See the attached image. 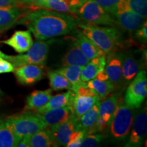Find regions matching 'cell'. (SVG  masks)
Here are the masks:
<instances>
[{
    "label": "cell",
    "mask_w": 147,
    "mask_h": 147,
    "mask_svg": "<svg viewBox=\"0 0 147 147\" xmlns=\"http://www.w3.org/2000/svg\"><path fill=\"white\" fill-rule=\"evenodd\" d=\"M17 23L25 25L37 40L68 34L77 25L72 16L43 8L30 11L21 16Z\"/></svg>",
    "instance_id": "6da1fadb"
},
{
    "label": "cell",
    "mask_w": 147,
    "mask_h": 147,
    "mask_svg": "<svg viewBox=\"0 0 147 147\" xmlns=\"http://www.w3.org/2000/svg\"><path fill=\"white\" fill-rule=\"evenodd\" d=\"M81 32L91 40L106 57L118 49L122 42L120 31L113 27H101L97 25L80 23Z\"/></svg>",
    "instance_id": "7a4b0ae2"
},
{
    "label": "cell",
    "mask_w": 147,
    "mask_h": 147,
    "mask_svg": "<svg viewBox=\"0 0 147 147\" xmlns=\"http://www.w3.org/2000/svg\"><path fill=\"white\" fill-rule=\"evenodd\" d=\"M71 13L78 16L85 24L117 25L115 16L104 10L94 0H72Z\"/></svg>",
    "instance_id": "3957f363"
},
{
    "label": "cell",
    "mask_w": 147,
    "mask_h": 147,
    "mask_svg": "<svg viewBox=\"0 0 147 147\" xmlns=\"http://www.w3.org/2000/svg\"><path fill=\"white\" fill-rule=\"evenodd\" d=\"M134 111L135 110L125 104L121 96L108 129L113 140L116 142L126 140L133 123Z\"/></svg>",
    "instance_id": "277c9868"
},
{
    "label": "cell",
    "mask_w": 147,
    "mask_h": 147,
    "mask_svg": "<svg viewBox=\"0 0 147 147\" xmlns=\"http://www.w3.org/2000/svg\"><path fill=\"white\" fill-rule=\"evenodd\" d=\"M5 121L21 138L26 136H32L47 127L36 113L25 112L8 117Z\"/></svg>",
    "instance_id": "5b68a950"
},
{
    "label": "cell",
    "mask_w": 147,
    "mask_h": 147,
    "mask_svg": "<svg viewBox=\"0 0 147 147\" xmlns=\"http://www.w3.org/2000/svg\"><path fill=\"white\" fill-rule=\"evenodd\" d=\"M51 44L50 41L38 40L33 44L30 49L25 54L10 57L8 61L13 64L15 67L26 64H34L45 66L47 63L49 48Z\"/></svg>",
    "instance_id": "8992f818"
},
{
    "label": "cell",
    "mask_w": 147,
    "mask_h": 147,
    "mask_svg": "<svg viewBox=\"0 0 147 147\" xmlns=\"http://www.w3.org/2000/svg\"><path fill=\"white\" fill-rule=\"evenodd\" d=\"M146 73L144 70H140L129 84L123 99L124 103L132 109H138L146 98Z\"/></svg>",
    "instance_id": "52a82bcc"
},
{
    "label": "cell",
    "mask_w": 147,
    "mask_h": 147,
    "mask_svg": "<svg viewBox=\"0 0 147 147\" xmlns=\"http://www.w3.org/2000/svg\"><path fill=\"white\" fill-rule=\"evenodd\" d=\"M72 91L74 92V97L71 109L73 116L78 120L100 100L97 93L88 87L87 82L80 84Z\"/></svg>",
    "instance_id": "ba28073f"
},
{
    "label": "cell",
    "mask_w": 147,
    "mask_h": 147,
    "mask_svg": "<svg viewBox=\"0 0 147 147\" xmlns=\"http://www.w3.org/2000/svg\"><path fill=\"white\" fill-rule=\"evenodd\" d=\"M146 108L138 110L134 115L133 123L124 146L127 147H140L146 134Z\"/></svg>",
    "instance_id": "9c48e42d"
},
{
    "label": "cell",
    "mask_w": 147,
    "mask_h": 147,
    "mask_svg": "<svg viewBox=\"0 0 147 147\" xmlns=\"http://www.w3.org/2000/svg\"><path fill=\"white\" fill-rule=\"evenodd\" d=\"M18 83L23 85H32L43 78L44 66L26 64L15 67L14 71Z\"/></svg>",
    "instance_id": "30bf717a"
},
{
    "label": "cell",
    "mask_w": 147,
    "mask_h": 147,
    "mask_svg": "<svg viewBox=\"0 0 147 147\" xmlns=\"http://www.w3.org/2000/svg\"><path fill=\"white\" fill-rule=\"evenodd\" d=\"M123 84L129 83L143 67V61L134 52L121 53Z\"/></svg>",
    "instance_id": "8fae6325"
},
{
    "label": "cell",
    "mask_w": 147,
    "mask_h": 147,
    "mask_svg": "<svg viewBox=\"0 0 147 147\" xmlns=\"http://www.w3.org/2000/svg\"><path fill=\"white\" fill-rule=\"evenodd\" d=\"M76 125L77 119L72 115L65 122L47 127L51 130L57 146H66L71 134L76 129Z\"/></svg>",
    "instance_id": "7c38bea8"
},
{
    "label": "cell",
    "mask_w": 147,
    "mask_h": 147,
    "mask_svg": "<svg viewBox=\"0 0 147 147\" xmlns=\"http://www.w3.org/2000/svg\"><path fill=\"white\" fill-rule=\"evenodd\" d=\"M105 71L108 79L116 88L123 84L122 76V62L121 53L114 52L106 56Z\"/></svg>",
    "instance_id": "4fadbf2b"
},
{
    "label": "cell",
    "mask_w": 147,
    "mask_h": 147,
    "mask_svg": "<svg viewBox=\"0 0 147 147\" xmlns=\"http://www.w3.org/2000/svg\"><path fill=\"white\" fill-rule=\"evenodd\" d=\"M10 47L16 53L23 54L26 53L34 44L30 31H16L8 39L0 42Z\"/></svg>",
    "instance_id": "5bb4252c"
},
{
    "label": "cell",
    "mask_w": 147,
    "mask_h": 147,
    "mask_svg": "<svg viewBox=\"0 0 147 147\" xmlns=\"http://www.w3.org/2000/svg\"><path fill=\"white\" fill-rule=\"evenodd\" d=\"M113 16L115 18L117 25L129 32L136 31L145 21V18L129 10L116 12Z\"/></svg>",
    "instance_id": "9a60e30c"
},
{
    "label": "cell",
    "mask_w": 147,
    "mask_h": 147,
    "mask_svg": "<svg viewBox=\"0 0 147 147\" xmlns=\"http://www.w3.org/2000/svg\"><path fill=\"white\" fill-rule=\"evenodd\" d=\"M36 113L47 127H51L68 120L73 115V111L70 106H65L49 110L42 113Z\"/></svg>",
    "instance_id": "2e32d148"
},
{
    "label": "cell",
    "mask_w": 147,
    "mask_h": 147,
    "mask_svg": "<svg viewBox=\"0 0 147 147\" xmlns=\"http://www.w3.org/2000/svg\"><path fill=\"white\" fill-rule=\"evenodd\" d=\"M74 92L72 90H69L65 93H62L54 96H51L47 104L43 106L38 108L36 111L37 113H42L48 110L65 106H70L71 108L73 104Z\"/></svg>",
    "instance_id": "e0dca14e"
},
{
    "label": "cell",
    "mask_w": 147,
    "mask_h": 147,
    "mask_svg": "<svg viewBox=\"0 0 147 147\" xmlns=\"http://www.w3.org/2000/svg\"><path fill=\"white\" fill-rule=\"evenodd\" d=\"M100 100L97 101L88 111L77 120L76 129L83 130L88 134L94 133V127L99 116Z\"/></svg>",
    "instance_id": "ac0fdd59"
},
{
    "label": "cell",
    "mask_w": 147,
    "mask_h": 147,
    "mask_svg": "<svg viewBox=\"0 0 147 147\" xmlns=\"http://www.w3.org/2000/svg\"><path fill=\"white\" fill-rule=\"evenodd\" d=\"M106 57L105 55L97 57L90 59L87 65L82 67L80 79L82 82H87L94 78L96 75L105 68Z\"/></svg>",
    "instance_id": "d6986e66"
},
{
    "label": "cell",
    "mask_w": 147,
    "mask_h": 147,
    "mask_svg": "<svg viewBox=\"0 0 147 147\" xmlns=\"http://www.w3.org/2000/svg\"><path fill=\"white\" fill-rule=\"evenodd\" d=\"M22 14L18 6L0 8V33L8 30L17 23Z\"/></svg>",
    "instance_id": "ffe728a7"
},
{
    "label": "cell",
    "mask_w": 147,
    "mask_h": 147,
    "mask_svg": "<svg viewBox=\"0 0 147 147\" xmlns=\"http://www.w3.org/2000/svg\"><path fill=\"white\" fill-rule=\"evenodd\" d=\"M51 96H52L51 89L43 90V91L36 90L27 97L24 110L25 111H29V110L35 111L38 108L47 104Z\"/></svg>",
    "instance_id": "44dd1931"
},
{
    "label": "cell",
    "mask_w": 147,
    "mask_h": 147,
    "mask_svg": "<svg viewBox=\"0 0 147 147\" xmlns=\"http://www.w3.org/2000/svg\"><path fill=\"white\" fill-rule=\"evenodd\" d=\"M120 97L121 95L118 93H115L109 97H106L100 103L98 117L102 119L109 125L118 105Z\"/></svg>",
    "instance_id": "7402d4cb"
},
{
    "label": "cell",
    "mask_w": 147,
    "mask_h": 147,
    "mask_svg": "<svg viewBox=\"0 0 147 147\" xmlns=\"http://www.w3.org/2000/svg\"><path fill=\"white\" fill-rule=\"evenodd\" d=\"M90 59L84 55L76 42L64 55L62 59V65H78L84 67L89 63Z\"/></svg>",
    "instance_id": "603a6c76"
},
{
    "label": "cell",
    "mask_w": 147,
    "mask_h": 147,
    "mask_svg": "<svg viewBox=\"0 0 147 147\" xmlns=\"http://www.w3.org/2000/svg\"><path fill=\"white\" fill-rule=\"evenodd\" d=\"M126 10L132 11L142 17L146 18L147 15V0H119L116 5L114 14Z\"/></svg>",
    "instance_id": "cb8c5ba5"
},
{
    "label": "cell",
    "mask_w": 147,
    "mask_h": 147,
    "mask_svg": "<svg viewBox=\"0 0 147 147\" xmlns=\"http://www.w3.org/2000/svg\"><path fill=\"white\" fill-rule=\"evenodd\" d=\"M75 42L84 55L89 59L105 55L91 40L84 36L81 32L77 34Z\"/></svg>",
    "instance_id": "d4e9b609"
},
{
    "label": "cell",
    "mask_w": 147,
    "mask_h": 147,
    "mask_svg": "<svg viewBox=\"0 0 147 147\" xmlns=\"http://www.w3.org/2000/svg\"><path fill=\"white\" fill-rule=\"evenodd\" d=\"M21 140L6 121L0 122V147L17 146Z\"/></svg>",
    "instance_id": "484cf974"
},
{
    "label": "cell",
    "mask_w": 147,
    "mask_h": 147,
    "mask_svg": "<svg viewBox=\"0 0 147 147\" xmlns=\"http://www.w3.org/2000/svg\"><path fill=\"white\" fill-rule=\"evenodd\" d=\"M29 147L57 146L51 130L46 127L29 136Z\"/></svg>",
    "instance_id": "4316f807"
},
{
    "label": "cell",
    "mask_w": 147,
    "mask_h": 147,
    "mask_svg": "<svg viewBox=\"0 0 147 147\" xmlns=\"http://www.w3.org/2000/svg\"><path fill=\"white\" fill-rule=\"evenodd\" d=\"M87 86L97 93L100 100H104L115 89L109 79L101 80L97 78H93L87 82Z\"/></svg>",
    "instance_id": "83f0119b"
},
{
    "label": "cell",
    "mask_w": 147,
    "mask_h": 147,
    "mask_svg": "<svg viewBox=\"0 0 147 147\" xmlns=\"http://www.w3.org/2000/svg\"><path fill=\"white\" fill-rule=\"evenodd\" d=\"M81 66L78 65H65L57 69L59 73L61 74L65 77L71 84V89L74 90L76 87L83 83L80 79V72L82 69Z\"/></svg>",
    "instance_id": "f1b7e54d"
},
{
    "label": "cell",
    "mask_w": 147,
    "mask_h": 147,
    "mask_svg": "<svg viewBox=\"0 0 147 147\" xmlns=\"http://www.w3.org/2000/svg\"><path fill=\"white\" fill-rule=\"evenodd\" d=\"M47 74L49 84L52 90L61 91L63 89H71V83L61 74L59 73L57 70H49Z\"/></svg>",
    "instance_id": "f546056e"
},
{
    "label": "cell",
    "mask_w": 147,
    "mask_h": 147,
    "mask_svg": "<svg viewBox=\"0 0 147 147\" xmlns=\"http://www.w3.org/2000/svg\"><path fill=\"white\" fill-rule=\"evenodd\" d=\"M71 0H45L38 5V8H45L62 13H71Z\"/></svg>",
    "instance_id": "4dcf8cb0"
},
{
    "label": "cell",
    "mask_w": 147,
    "mask_h": 147,
    "mask_svg": "<svg viewBox=\"0 0 147 147\" xmlns=\"http://www.w3.org/2000/svg\"><path fill=\"white\" fill-rule=\"evenodd\" d=\"M106 138V136L102 133L94 132L88 134L84 138L81 144L82 147H94L100 146L103 141Z\"/></svg>",
    "instance_id": "1f68e13d"
},
{
    "label": "cell",
    "mask_w": 147,
    "mask_h": 147,
    "mask_svg": "<svg viewBox=\"0 0 147 147\" xmlns=\"http://www.w3.org/2000/svg\"><path fill=\"white\" fill-rule=\"evenodd\" d=\"M87 133L83 130L76 129L69 137V142L67 144V147H79L81 144Z\"/></svg>",
    "instance_id": "d6a6232c"
},
{
    "label": "cell",
    "mask_w": 147,
    "mask_h": 147,
    "mask_svg": "<svg viewBox=\"0 0 147 147\" xmlns=\"http://www.w3.org/2000/svg\"><path fill=\"white\" fill-rule=\"evenodd\" d=\"M15 67L10 61L0 57V74L14 72Z\"/></svg>",
    "instance_id": "836d02e7"
},
{
    "label": "cell",
    "mask_w": 147,
    "mask_h": 147,
    "mask_svg": "<svg viewBox=\"0 0 147 147\" xmlns=\"http://www.w3.org/2000/svg\"><path fill=\"white\" fill-rule=\"evenodd\" d=\"M136 37L139 41L143 42H146L147 40V24L145 21L142 25L136 30L135 34Z\"/></svg>",
    "instance_id": "e575fe53"
},
{
    "label": "cell",
    "mask_w": 147,
    "mask_h": 147,
    "mask_svg": "<svg viewBox=\"0 0 147 147\" xmlns=\"http://www.w3.org/2000/svg\"><path fill=\"white\" fill-rule=\"evenodd\" d=\"M21 5L20 0H0V8L8 6H18Z\"/></svg>",
    "instance_id": "d590c367"
},
{
    "label": "cell",
    "mask_w": 147,
    "mask_h": 147,
    "mask_svg": "<svg viewBox=\"0 0 147 147\" xmlns=\"http://www.w3.org/2000/svg\"><path fill=\"white\" fill-rule=\"evenodd\" d=\"M29 136H26L22 138L21 140L19 141L17 146L18 147H29Z\"/></svg>",
    "instance_id": "8d00e7d4"
},
{
    "label": "cell",
    "mask_w": 147,
    "mask_h": 147,
    "mask_svg": "<svg viewBox=\"0 0 147 147\" xmlns=\"http://www.w3.org/2000/svg\"><path fill=\"white\" fill-rule=\"evenodd\" d=\"M10 55H8L5 54V53H2L1 51H0V57L4 58V59H5L9 60V59H10Z\"/></svg>",
    "instance_id": "74e56055"
},
{
    "label": "cell",
    "mask_w": 147,
    "mask_h": 147,
    "mask_svg": "<svg viewBox=\"0 0 147 147\" xmlns=\"http://www.w3.org/2000/svg\"><path fill=\"white\" fill-rule=\"evenodd\" d=\"M1 93H2V92H1V89H0V94H1Z\"/></svg>",
    "instance_id": "f35d334b"
},
{
    "label": "cell",
    "mask_w": 147,
    "mask_h": 147,
    "mask_svg": "<svg viewBox=\"0 0 147 147\" xmlns=\"http://www.w3.org/2000/svg\"><path fill=\"white\" fill-rule=\"evenodd\" d=\"M1 121H2V120H1V119H0V122H1Z\"/></svg>",
    "instance_id": "ab89813d"
}]
</instances>
